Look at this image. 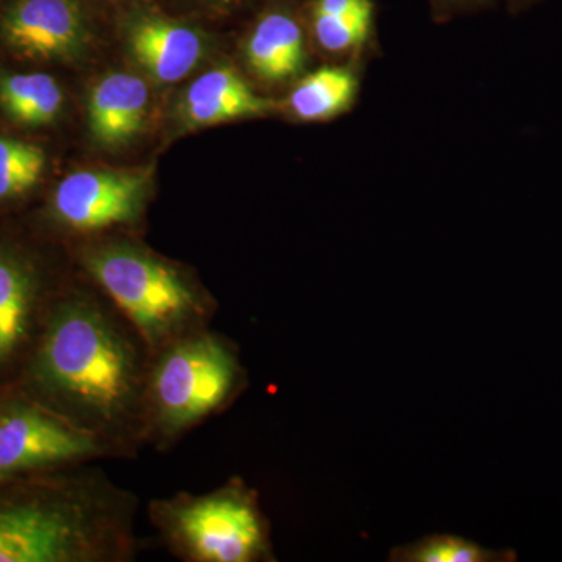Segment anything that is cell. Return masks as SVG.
Listing matches in <instances>:
<instances>
[{
  "mask_svg": "<svg viewBox=\"0 0 562 562\" xmlns=\"http://www.w3.org/2000/svg\"><path fill=\"white\" fill-rule=\"evenodd\" d=\"M372 5L371 0H317L313 18L339 16Z\"/></svg>",
  "mask_w": 562,
  "mask_h": 562,
  "instance_id": "obj_19",
  "label": "cell"
},
{
  "mask_svg": "<svg viewBox=\"0 0 562 562\" xmlns=\"http://www.w3.org/2000/svg\"><path fill=\"white\" fill-rule=\"evenodd\" d=\"M44 382L91 412L111 417L133 392V361L101 314L85 305L61 310L40 353Z\"/></svg>",
  "mask_w": 562,
  "mask_h": 562,
  "instance_id": "obj_1",
  "label": "cell"
},
{
  "mask_svg": "<svg viewBox=\"0 0 562 562\" xmlns=\"http://www.w3.org/2000/svg\"><path fill=\"white\" fill-rule=\"evenodd\" d=\"M87 266L149 341L165 338L198 310L194 291L176 269L133 247L91 251Z\"/></svg>",
  "mask_w": 562,
  "mask_h": 562,
  "instance_id": "obj_2",
  "label": "cell"
},
{
  "mask_svg": "<svg viewBox=\"0 0 562 562\" xmlns=\"http://www.w3.org/2000/svg\"><path fill=\"white\" fill-rule=\"evenodd\" d=\"M0 31L11 49L33 60H76L90 43L77 0H16Z\"/></svg>",
  "mask_w": 562,
  "mask_h": 562,
  "instance_id": "obj_6",
  "label": "cell"
},
{
  "mask_svg": "<svg viewBox=\"0 0 562 562\" xmlns=\"http://www.w3.org/2000/svg\"><path fill=\"white\" fill-rule=\"evenodd\" d=\"M91 452V436L46 414L21 409L0 417V476Z\"/></svg>",
  "mask_w": 562,
  "mask_h": 562,
  "instance_id": "obj_8",
  "label": "cell"
},
{
  "mask_svg": "<svg viewBox=\"0 0 562 562\" xmlns=\"http://www.w3.org/2000/svg\"><path fill=\"white\" fill-rule=\"evenodd\" d=\"M149 184L147 171H77L58 183L52 209L74 231H103L138 220Z\"/></svg>",
  "mask_w": 562,
  "mask_h": 562,
  "instance_id": "obj_5",
  "label": "cell"
},
{
  "mask_svg": "<svg viewBox=\"0 0 562 562\" xmlns=\"http://www.w3.org/2000/svg\"><path fill=\"white\" fill-rule=\"evenodd\" d=\"M176 528L202 561L249 562L268 549L265 520L254 498L241 491L221 492L181 506Z\"/></svg>",
  "mask_w": 562,
  "mask_h": 562,
  "instance_id": "obj_4",
  "label": "cell"
},
{
  "mask_svg": "<svg viewBox=\"0 0 562 562\" xmlns=\"http://www.w3.org/2000/svg\"><path fill=\"white\" fill-rule=\"evenodd\" d=\"M502 552L484 549L480 543L453 535H431L392 550L395 562H495L505 561Z\"/></svg>",
  "mask_w": 562,
  "mask_h": 562,
  "instance_id": "obj_16",
  "label": "cell"
},
{
  "mask_svg": "<svg viewBox=\"0 0 562 562\" xmlns=\"http://www.w3.org/2000/svg\"><path fill=\"white\" fill-rule=\"evenodd\" d=\"M65 105L60 85L49 74L21 72L0 77V106L11 120L41 127L57 120Z\"/></svg>",
  "mask_w": 562,
  "mask_h": 562,
  "instance_id": "obj_13",
  "label": "cell"
},
{
  "mask_svg": "<svg viewBox=\"0 0 562 562\" xmlns=\"http://www.w3.org/2000/svg\"><path fill=\"white\" fill-rule=\"evenodd\" d=\"M29 280L16 262L0 255V358L7 357L25 330Z\"/></svg>",
  "mask_w": 562,
  "mask_h": 562,
  "instance_id": "obj_15",
  "label": "cell"
},
{
  "mask_svg": "<svg viewBox=\"0 0 562 562\" xmlns=\"http://www.w3.org/2000/svg\"><path fill=\"white\" fill-rule=\"evenodd\" d=\"M250 69L266 81H284L305 65V38L301 25L284 13L262 18L246 43Z\"/></svg>",
  "mask_w": 562,
  "mask_h": 562,
  "instance_id": "obj_12",
  "label": "cell"
},
{
  "mask_svg": "<svg viewBox=\"0 0 562 562\" xmlns=\"http://www.w3.org/2000/svg\"><path fill=\"white\" fill-rule=\"evenodd\" d=\"M46 154L35 144L0 136V201L18 198L38 183Z\"/></svg>",
  "mask_w": 562,
  "mask_h": 562,
  "instance_id": "obj_17",
  "label": "cell"
},
{
  "mask_svg": "<svg viewBox=\"0 0 562 562\" xmlns=\"http://www.w3.org/2000/svg\"><path fill=\"white\" fill-rule=\"evenodd\" d=\"M149 102V87L135 74L111 72L103 77L88 99L92 138L105 147L131 143L143 131Z\"/></svg>",
  "mask_w": 562,
  "mask_h": 562,
  "instance_id": "obj_10",
  "label": "cell"
},
{
  "mask_svg": "<svg viewBox=\"0 0 562 562\" xmlns=\"http://www.w3.org/2000/svg\"><path fill=\"white\" fill-rule=\"evenodd\" d=\"M273 109L232 68L202 74L188 88L181 101V116L191 127H210L246 117H260Z\"/></svg>",
  "mask_w": 562,
  "mask_h": 562,
  "instance_id": "obj_11",
  "label": "cell"
},
{
  "mask_svg": "<svg viewBox=\"0 0 562 562\" xmlns=\"http://www.w3.org/2000/svg\"><path fill=\"white\" fill-rule=\"evenodd\" d=\"M373 7L339 14L313 18L314 33L322 49L341 54L361 46L371 32Z\"/></svg>",
  "mask_w": 562,
  "mask_h": 562,
  "instance_id": "obj_18",
  "label": "cell"
},
{
  "mask_svg": "<svg viewBox=\"0 0 562 562\" xmlns=\"http://www.w3.org/2000/svg\"><path fill=\"white\" fill-rule=\"evenodd\" d=\"M85 517L68 508L18 506L0 512V562H63L90 543Z\"/></svg>",
  "mask_w": 562,
  "mask_h": 562,
  "instance_id": "obj_7",
  "label": "cell"
},
{
  "mask_svg": "<svg viewBox=\"0 0 562 562\" xmlns=\"http://www.w3.org/2000/svg\"><path fill=\"white\" fill-rule=\"evenodd\" d=\"M358 92L353 70L325 66L308 74L292 90L290 106L302 121H328L350 109Z\"/></svg>",
  "mask_w": 562,
  "mask_h": 562,
  "instance_id": "obj_14",
  "label": "cell"
},
{
  "mask_svg": "<svg viewBox=\"0 0 562 562\" xmlns=\"http://www.w3.org/2000/svg\"><path fill=\"white\" fill-rule=\"evenodd\" d=\"M125 43L133 61L158 83L183 80L205 55L201 33L190 25L158 16L132 22Z\"/></svg>",
  "mask_w": 562,
  "mask_h": 562,
  "instance_id": "obj_9",
  "label": "cell"
},
{
  "mask_svg": "<svg viewBox=\"0 0 562 562\" xmlns=\"http://www.w3.org/2000/svg\"><path fill=\"white\" fill-rule=\"evenodd\" d=\"M236 375L235 358L217 339L202 336L173 347L154 376L161 419L173 428L201 419L228 397Z\"/></svg>",
  "mask_w": 562,
  "mask_h": 562,
  "instance_id": "obj_3",
  "label": "cell"
}]
</instances>
